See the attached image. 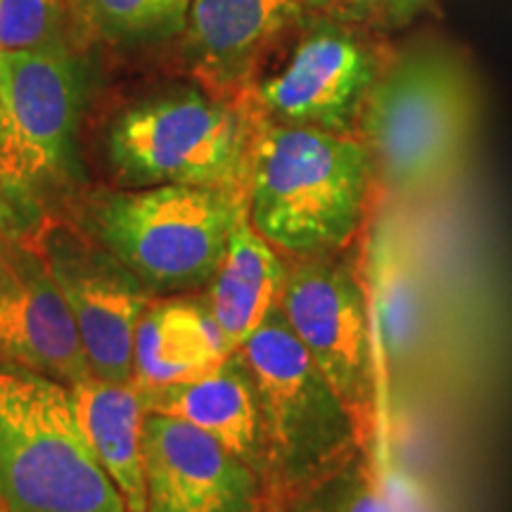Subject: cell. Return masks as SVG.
<instances>
[{
  "instance_id": "cell-6",
  "label": "cell",
  "mask_w": 512,
  "mask_h": 512,
  "mask_svg": "<svg viewBox=\"0 0 512 512\" xmlns=\"http://www.w3.org/2000/svg\"><path fill=\"white\" fill-rule=\"evenodd\" d=\"M245 216V192L152 185L95 197L83 228L157 297L207 287Z\"/></svg>"
},
{
  "instance_id": "cell-16",
  "label": "cell",
  "mask_w": 512,
  "mask_h": 512,
  "mask_svg": "<svg viewBox=\"0 0 512 512\" xmlns=\"http://www.w3.org/2000/svg\"><path fill=\"white\" fill-rule=\"evenodd\" d=\"M283 280V254L256 233L245 209V216L230 235L219 271L204 292L230 351L240 349L278 306Z\"/></svg>"
},
{
  "instance_id": "cell-17",
  "label": "cell",
  "mask_w": 512,
  "mask_h": 512,
  "mask_svg": "<svg viewBox=\"0 0 512 512\" xmlns=\"http://www.w3.org/2000/svg\"><path fill=\"white\" fill-rule=\"evenodd\" d=\"M88 444L124 498L128 512H147L143 467V396L133 382L88 377L72 387Z\"/></svg>"
},
{
  "instance_id": "cell-22",
  "label": "cell",
  "mask_w": 512,
  "mask_h": 512,
  "mask_svg": "<svg viewBox=\"0 0 512 512\" xmlns=\"http://www.w3.org/2000/svg\"><path fill=\"white\" fill-rule=\"evenodd\" d=\"M332 15L363 27L399 34L422 17H439V0H325Z\"/></svg>"
},
{
  "instance_id": "cell-4",
  "label": "cell",
  "mask_w": 512,
  "mask_h": 512,
  "mask_svg": "<svg viewBox=\"0 0 512 512\" xmlns=\"http://www.w3.org/2000/svg\"><path fill=\"white\" fill-rule=\"evenodd\" d=\"M240 351L259 399L264 503L316 482L370 446L278 306Z\"/></svg>"
},
{
  "instance_id": "cell-23",
  "label": "cell",
  "mask_w": 512,
  "mask_h": 512,
  "mask_svg": "<svg viewBox=\"0 0 512 512\" xmlns=\"http://www.w3.org/2000/svg\"><path fill=\"white\" fill-rule=\"evenodd\" d=\"M10 242H12V240H8V238H5V230H3V223H0V264H3L5 254H8V247H10Z\"/></svg>"
},
{
  "instance_id": "cell-21",
  "label": "cell",
  "mask_w": 512,
  "mask_h": 512,
  "mask_svg": "<svg viewBox=\"0 0 512 512\" xmlns=\"http://www.w3.org/2000/svg\"><path fill=\"white\" fill-rule=\"evenodd\" d=\"M69 46L67 0H0V50Z\"/></svg>"
},
{
  "instance_id": "cell-12",
  "label": "cell",
  "mask_w": 512,
  "mask_h": 512,
  "mask_svg": "<svg viewBox=\"0 0 512 512\" xmlns=\"http://www.w3.org/2000/svg\"><path fill=\"white\" fill-rule=\"evenodd\" d=\"M147 512H261L264 482L200 427L145 411Z\"/></svg>"
},
{
  "instance_id": "cell-1",
  "label": "cell",
  "mask_w": 512,
  "mask_h": 512,
  "mask_svg": "<svg viewBox=\"0 0 512 512\" xmlns=\"http://www.w3.org/2000/svg\"><path fill=\"white\" fill-rule=\"evenodd\" d=\"M380 195L373 159L356 136L256 124L245 181L247 219L285 259L354 247Z\"/></svg>"
},
{
  "instance_id": "cell-3",
  "label": "cell",
  "mask_w": 512,
  "mask_h": 512,
  "mask_svg": "<svg viewBox=\"0 0 512 512\" xmlns=\"http://www.w3.org/2000/svg\"><path fill=\"white\" fill-rule=\"evenodd\" d=\"M475 121V88L460 57L437 43L396 50L363 107L356 138L382 192H415L456 164Z\"/></svg>"
},
{
  "instance_id": "cell-18",
  "label": "cell",
  "mask_w": 512,
  "mask_h": 512,
  "mask_svg": "<svg viewBox=\"0 0 512 512\" xmlns=\"http://www.w3.org/2000/svg\"><path fill=\"white\" fill-rule=\"evenodd\" d=\"M69 24L88 41L147 46L181 36L190 0H67Z\"/></svg>"
},
{
  "instance_id": "cell-5",
  "label": "cell",
  "mask_w": 512,
  "mask_h": 512,
  "mask_svg": "<svg viewBox=\"0 0 512 512\" xmlns=\"http://www.w3.org/2000/svg\"><path fill=\"white\" fill-rule=\"evenodd\" d=\"M256 124L245 98H223L190 81L128 105L107 131V159L126 188L245 192Z\"/></svg>"
},
{
  "instance_id": "cell-20",
  "label": "cell",
  "mask_w": 512,
  "mask_h": 512,
  "mask_svg": "<svg viewBox=\"0 0 512 512\" xmlns=\"http://www.w3.org/2000/svg\"><path fill=\"white\" fill-rule=\"evenodd\" d=\"M377 313H373L382 328V342L389 356L401 358L413 349L415 335V304L408 275L399 264V247L392 238L377 240L373 247Z\"/></svg>"
},
{
  "instance_id": "cell-11",
  "label": "cell",
  "mask_w": 512,
  "mask_h": 512,
  "mask_svg": "<svg viewBox=\"0 0 512 512\" xmlns=\"http://www.w3.org/2000/svg\"><path fill=\"white\" fill-rule=\"evenodd\" d=\"M330 12L325 0H190L178 53L190 81L245 98L256 72L299 24ZM332 15V12H330Z\"/></svg>"
},
{
  "instance_id": "cell-10",
  "label": "cell",
  "mask_w": 512,
  "mask_h": 512,
  "mask_svg": "<svg viewBox=\"0 0 512 512\" xmlns=\"http://www.w3.org/2000/svg\"><path fill=\"white\" fill-rule=\"evenodd\" d=\"M34 245L72 311L93 375L133 382V337L155 294L86 228L46 219Z\"/></svg>"
},
{
  "instance_id": "cell-26",
  "label": "cell",
  "mask_w": 512,
  "mask_h": 512,
  "mask_svg": "<svg viewBox=\"0 0 512 512\" xmlns=\"http://www.w3.org/2000/svg\"><path fill=\"white\" fill-rule=\"evenodd\" d=\"M0 512H3V510H0Z\"/></svg>"
},
{
  "instance_id": "cell-13",
  "label": "cell",
  "mask_w": 512,
  "mask_h": 512,
  "mask_svg": "<svg viewBox=\"0 0 512 512\" xmlns=\"http://www.w3.org/2000/svg\"><path fill=\"white\" fill-rule=\"evenodd\" d=\"M0 363L74 387L93 377L74 316L34 242H10L0 264Z\"/></svg>"
},
{
  "instance_id": "cell-2",
  "label": "cell",
  "mask_w": 512,
  "mask_h": 512,
  "mask_svg": "<svg viewBox=\"0 0 512 512\" xmlns=\"http://www.w3.org/2000/svg\"><path fill=\"white\" fill-rule=\"evenodd\" d=\"M3 512H128L88 444L72 387L0 363Z\"/></svg>"
},
{
  "instance_id": "cell-15",
  "label": "cell",
  "mask_w": 512,
  "mask_h": 512,
  "mask_svg": "<svg viewBox=\"0 0 512 512\" xmlns=\"http://www.w3.org/2000/svg\"><path fill=\"white\" fill-rule=\"evenodd\" d=\"M143 396L145 411L164 413L200 427L228 451L264 475V432L254 377L240 349L195 380L171 384Z\"/></svg>"
},
{
  "instance_id": "cell-25",
  "label": "cell",
  "mask_w": 512,
  "mask_h": 512,
  "mask_svg": "<svg viewBox=\"0 0 512 512\" xmlns=\"http://www.w3.org/2000/svg\"><path fill=\"white\" fill-rule=\"evenodd\" d=\"M0 510H3V508H0Z\"/></svg>"
},
{
  "instance_id": "cell-19",
  "label": "cell",
  "mask_w": 512,
  "mask_h": 512,
  "mask_svg": "<svg viewBox=\"0 0 512 512\" xmlns=\"http://www.w3.org/2000/svg\"><path fill=\"white\" fill-rule=\"evenodd\" d=\"M271 512H399L370 446L316 482L266 501Z\"/></svg>"
},
{
  "instance_id": "cell-14",
  "label": "cell",
  "mask_w": 512,
  "mask_h": 512,
  "mask_svg": "<svg viewBox=\"0 0 512 512\" xmlns=\"http://www.w3.org/2000/svg\"><path fill=\"white\" fill-rule=\"evenodd\" d=\"M228 354L204 294L152 297L133 337V384L147 394L195 380Z\"/></svg>"
},
{
  "instance_id": "cell-24",
  "label": "cell",
  "mask_w": 512,
  "mask_h": 512,
  "mask_svg": "<svg viewBox=\"0 0 512 512\" xmlns=\"http://www.w3.org/2000/svg\"><path fill=\"white\" fill-rule=\"evenodd\" d=\"M0 64H3V50H0Z\"/></svg>"
},
{
  "instance_id": "cell-9",
  "label": "cell",
  "mask_w": 512,
  "mask_h": 512,
  "mask_svg": "<svg viewBox=\"0 0 512 512\" xmlns=\"http://www.w3.org/2000/svg\"><path fill=\"white\" fill-rule=\"evenodd\" d=\"M81 107L72 46L3 53L0 190L36 195L67 176Z\"/></svg>"
},
{
  "instance_id": "cell-8",
  "label": "cell",
  "mask_w": 512,
  "mask_h": 512,
  "mask_svg": "<svg viewBox=\"0 0 512 512\" xmlns=\"http://www.w3.org/2000/svg\"><path fill=\"white\" fill-rule=\"evenodd\" d=\"M278 309L366 439L373 441L377 427L375 316L361 242L342 252L285 259Z\"/></svg>"
},
{
  "instance_id": "cell-7",
  "label": "cell",
  "mask_w": 512,
  "mask_h": 512,
  "mask_svg": "<svg viewBox=\"0 0 512 512\" xmlns=\"http://www.w3.org/2000/svg\"><path fill=\"white\" fill-rule=\"evenodd\" d=\"M396 50L392 34L316 12L266 57L245 100L266 124L356 136L363 107Z\"/></svg>"
}]
</instances>
